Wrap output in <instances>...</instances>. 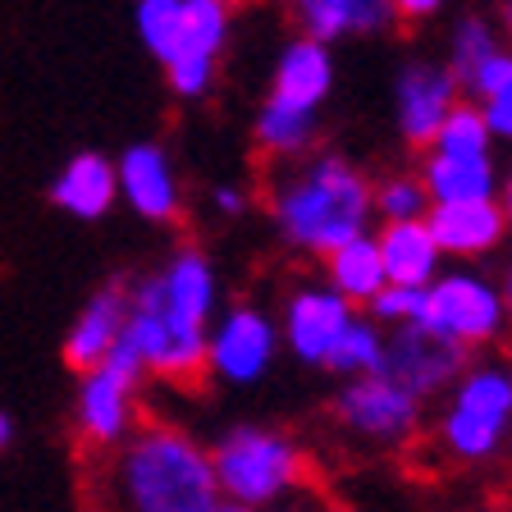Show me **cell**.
Wrapping results in <instances>:
<instances>
[{"mask_svg":"<svg viewBox=\"0 0 512 512\" xmlns=\"http://www.w3.org/2000/svg\"><path fill=\"white\" fill-rule=\"evenodd\" d=\"M220 311V275L197 243L174 247L151 275L128 284L119 348L133 352L147 380L192 389L206 380V330Z\"/></svg>","mask_w":512,"mask_h":512,"instance_id":"obj_1","label":"cell"},{"mask_svg":"<svg viewBox=\"0 0 512 512\" xmlns=\"http://www.w3.org/2000/svg\"><path fill=\"white\" fill-rule=\"evenodd\" d=\"M101 512H211L220 503L211 448L170 421H138L96 480Z\"/></svg>","mask_w":512,"mask_h":512,"instance_id":"obj_2","label":"cell"},{"mask_svg":"<svg viewBox=\"0 0 512 512\" xmlns=\"http://www.w3.org/2000/svg\"><path fill=\"white\" fill-rule=\"evenodd\" d=\"M270 220L275 234L302 256H325L348 238L371 234V174H362L348 156L334 151H307L302 160L284 165L270 183Z\"/></svg>","mask_w":512,"mask_h":512,"instance_id":"obj_3","label":"cell"},{"mask_svg":"<svg viewBox=\"0 0 512 512\" xmlns=\"http://www.w3.org/2000/svg\"><path fill=\"white\" fill-rule=\"evenodd\" d=\"M211 471H215L220 499L243 503L252 512L293 499V494L307 490V480H311L307 448L288 435V430L261 426V421L224 430L211 444Z\"/></svg>","mask_w":512,"mask_h":512,"instance_id":"obj_4","label":"cell"},{"mask_svg":"<svg viewBox=\"0 0 512 512\" xmlns=\"http://www.w3.org/2000/svg\"><path fill=\"white\" fill-rule=\"evenodd\" d=\"M512 435V366L494 357H471L448 384L435 416V444L444 458L480 467L503 453Z\"/></svg>","mask_w":512,"mask_h":512,"instance_id":"obj_5","label":"cell"},{"mask_svg":"<svg viewBox=\"0 0 512 512\" xmlns=\"http://www.w3.org/2000/svg\"><path fill=\"white\" fill-rule=\"evenodd\" d=\"M416 325L453 348L485 352L508 339V316H503L499 279H490L476 266H444L426 288H421V316Z\"/></svg>","mask_w":512,"mask_h":512,"instance_id":"obj_6","label":"cell"},{"mask_svg":"<svg viewBox=\"0 0 512 512\" xmlns=\"http://www.w3.org/2000/svg\"><path fill=\"white\" fill-rule=\"evenodd\" d=\"M142 384H147V375H142L138 357H133V352H124L115 343L106 362L78 375V389H74V435L83 439L87 448H96V453L119 448L128 435H133V430H138V421H142V403H138Z\"/></svg>","mask_w":512,"mask_h":512,"instance_id":"obj_7","label":"cell"},{"mask_svg":"<svg viewBox=\"0 0 512 512\" xmlns=\"http://www.w3.org/2000/svg\"><path fill=\"white\" fill-rule=\"evenodd\" d=\"M330 412L352 439H362L371 448H403L421 435L426 421V403L412 398L398 380L384 371L357 375V380H339V394L330 398Z\"/></svg>","mask_w":512,"mask_h":512,"instance_id":"obj_8","label":"cell"},{"mask_svg":"<svg viewBox=\"0 0 512 512\" xmlns=\"http://www.w3.org/2000/svg\"><path fill=\"white\" fill-rule=\"evenodd\" d=\"M279 325L270 311L252 307V302H229L215 311L211 330H206V380L234 384H261L275 371L279 357Z\"/></svg>","mask_w":512,"mask_h":512,"instance_id":"obj_9","label":"cell"},{"mask_svg":"<svg viewBox=\"0 0 512 512\" xmlns=\"http://www.w3.org/2000/svg\"><path fill=\"white\" fill-rule=\"evenodd\" d=\"M357 320V307L348 298H339L325 279H302L288 288L284 307H279V343H284L302 366L325 371L330 352L339 348L343 330Z\"/></svg>","mask_w":512,"mask_h":512,"instance_id":"obj_10","label":"cell"},{"mask_svg":"<svg viewBox=\"0 0 512 512\" xmlns=\"http://www.w3.org/2000/svg\"><path fill=\"white\" fill-rule=\"evenodd\" d=\"M471 357L462 348H453L448 339L421 330V325H398L384 330V375L398 380L412 398L435 403L448 394V384L458 380V371Z\"/></svg>","mask_w":512,"mask_h":512,"instance_id":"obj_11","label":"cell"},{"mask_svg":"<svg viewBox=\"0 0 512 512\" xmlns=\"http://www.w3.org/2000/svg\"><path fill=\"white\" fill-rule=\"evenodd\" d=\"M462 101V83L444 60H407L394 78V124L407 147L426 151L435 128Z\"/></svg>","mask_w":512,"mask_h":512,"instance_id":"obj_12","label":"cell"},{"mask_svg":"<svg viewBox=\"0 0 512 512\" xmlns=\"http://www.w3.org/2000/svg\"><path fill=\"white\" fill-rule=\"evenodd\" d=\"M119 202L147 224H179L183 220V179L174 170L170 151L160 142H133L115 160Z\"/></svg>","mask_w":512,"mask_h":512,"instance_id":"obj_13","label":"cell"},{"mask_svg":"<svg viewBox=\"0 0 512 512\" xmlns=\"http://www.w3.org/2000/svg\"><path fill=\"white\" fill-rule=\"evenodd\" d=\"M426 229H430V238H435L439 256L458 261V266H476V261L494 256L508 243V220H503L499 197H490V202L430 206Z\"/></svg>","mask_w":512,"mask_h":512,"instance_id":"obj_14","label":"cell"},{"mask_svg":"<svg viewBox=\"0 0 512 512\" xmlns=\"http://www.w3.org/2000/svg\"><path fill=\"white\" fill-rule=\"evenodd\" d=\"M124 320H128V279H106L64 330L60 343L64 366L74 375L101 366L110 357V348L119 343V334H124Z\"/></svg>","mask_w":512,"mask_h":512,"instance_id":"obj_15","label":"cell"},{"mask_svg":"<svg viewBox=\"0 0 512 512\" xmlns=\"http://www.w3.org/2000/svg\"><path fill=\"white\" fill-rule=\"evenodd\" d=\"M288 14L298 23V37L311 42H357V37H380L394 28L389 0H288Z\"/></svg>","mask_w":512,"mask_h":512,"instance_id":"obj_16","label":"cell"},{"mask_svg":"<svg viewBox=\"0 0 512 512\" xmlns=\"http://www.w3.org/2000/svg\"><path fill=\"white\" fill-rule=\"evenodd\" d=\"M119 202V183H115V160L101 151H74L51 179V206H60L64 215L92 224L106 220Z\"/></svg>","mask_w":512,"mask_h":512,"instance_id":"obj_17","label":"cell"},{"mask_svg":"<svg viewBox=\"0 0 512 512\" xmlns=\"http://www.w3.org/2000/svg\"><path fill=\"white\" fill-rule=\"evenodd\" d=\"M330 92H334V51L325 42H311V37H293V42L279 51L275 78H270L266 96L320 115V106L330 101Z\"/></svg>","mask_w":512,"mask_h":512,"instance_id":"obj_18","label":"cell"},{"mask_svg":"<svg viewBox=\"0 0 512 512\" xmlns=\"http://www.w3.org/2000/svg\"><path fill=\"white\" fill-rule=\"evenodd\" d=\"M416 174L426 183L430 206L490 202V197H499V183H503V170L494 156H439V151H421Z\"/></svg>","mask_w":512,"mask_h":512,"instance_id":"obj_19","label":"cell"},{"mask_svg":"<svg viewBox=\"0 0 512 512\" xmlns=\"http://www.w3.org/2000/svg\"><path fill=\"white\" fill-rule=\"evenodd\" d=\"M375 247H380V266L389 284L403 288H426L430 279L444 270L435 238H430L426 220H394L375 229Z\"/></svg>","mask_w":512,"mask_h":512,"instance_id":"obj_20","label":"cell"},{"mask_svg":"<svg viewBox=\"0 0 512 512\" xmlns=\"http://www.w3.org/2000/svg\"><path fill=\"white\" fill-rule=\"evenodd\" d=\"M462 96L480 110L494 147H512V46L503 42L462 78Z\"/></svg>","mask_w":512,"mask_h":512,"instance_id":"obj_21","label":"cell"},{"mask_svg":"<svg viewBox=\"0 0 512 512\" xmlns=\"http://www.w3.org/2000/svg\"><path fill=\"white\" fill-rule=\"evenodd\" d=\"M316 133H320L316 110H298V106H288V101H275V96H266V101L256 106L252 142L266 160L293 165V160H302L316 147Z\"/></svg>","mask_w":512,"mask_h":512,"instance_id":"obj_22","label":"cell"},{"mask_svg":"<svg viewBox=\"0 0 512 512\" xmlns=\"http://www.w3.org/2000/svg\"><path fill=\"white\" fill-rule=\"evenodd\" d=\"M325 284L348 298L352 307H366V302L380 293L389 279H384V266H380V247H375V234H357L348 238L343 247H334L325 261Z\"/></svg>","mask_w":512,"mask_h":512,"instance_id":"obj_23","label":"cell"},{"mask_svg":"<svg viewBox=\"0 0 512 512\" xmlns=\"http://www.w3.org/2000/svg\"><path fill=\"white\" fill-rule=\"evenodd\" d=\"M325 371L339 375V380H357V375L384 371V330L375 325L371 316H357L348 330H343L339 348L330 352Z\"/></svg>","mask_w":512,"mask_h":512,"instance_id":"obj_24","label":"cell"},{"mask_svg":"<svg viewBox=\"0 0 512 512\" xmlns=\"http://www.w3.org/2000/svg\"><path fill=\"white\" fill-rule=\"evenodd\" d=\"M138 37L147 46L151 60H160V69L170 60H179L183 51V0H138L133 10Z\"/></svg>","mask_w":512,"mask_h":512,"instance_id":"obj_25","label":"cell"},{"mask_svg":"<svg viewBox=\"0 0 512 512\" xmlns=\"http://www.w3.org/2000/svg\"><path fill=\"white\" fill-rule=\"evenodd\" d=\"M371 211L380 224H394V220H426L430 211V197H426V183L416 170H394L384 179H371Z\"/></svg>","mask_w":512,"mask_h":512,"instance_id":"obj_26","label":"cell"},{"mask_svg":"<svg viewBox=\"0 0 512 512\" xmlns=\"http://www.w3.org/2000/svg\"><path fill=\"white\" fill-rule=\"evenodd\" d=\"M499 46H503V32L490 14H462V19L448 28V60L444 64L462 83V78H467L490 51H499Z\"/></svg>","mask_w":512,"mask_h":512,"instance_id":"obj_27","label":"cell"},{"mask_svg":"<svg viewBox=\"0 0 512 512\" xmlns=\"http://www.w3.org/2000/svg\"><path fill=\"white\" fill-rule=\"evenodd\" d=\"M426 151H439V156H494V138L485 128V119H480V110L462 96L458 106L448 110L444 124L435 128Z\"/></svg>","mask_w":512,"mask_h":512,"instance_id":"obj_28","label":"cell"},{"mask_svg":"<svg viewBox=\"0 0 512 512\" xmlns=\"http://www.w3.org/2000/svg\"><path fill=\"white\" fill-rule=\"evenodd\" d=\"M371 320L380 330H398V325H416L421 316V288H403V284H384L371 302H366Z\"/></svg>","mask_w":512,"mask_h":512,"instance_id":"obj_29","label":"cell"},{"mask_svg":"<svg viewBox=\"0 0 512 512\" xmlns=\"http://www.w3.org/2000/svg\"><path fill=\"white\" fill-rule=\"evenodd\" d=\"M211 206H215V215H224V220H238V215H247L252 197H247L238 183H220V188L211 192Z\"/></svg>","mask_w":512,"mask_h":512,"instance_id":"obj_30","label":"cell"},{"mask_svg":"<svg viewBox=\"0 0 512 512\" xmlns=\"http://www.w3.org/2000/svg\"><path fill=\"white\" fill-rule=\"evenodd\" d=\"M448 0H389V10H394V23H426L435 14H444Z\"/></svg>","mask_w":512,"mask_h":512,"instance_id":"obj_31","label":"cell"},{"mask_svg":"<svg viewBox=\"0 0 512 512\" xmlns=\"http://www.w3.org/2000/svg\"><path fill=\"white\" fill-rule=\"evenodd\" d=\"M261 512H330V508H325V503H316V499H307V494H293V499L275 503V508H261Z\"/></svg>","mask_w":512,"mask_h":512,"instance_id":"obj_32","label":"cell"},{"mask_svg":"<svg viewBox=\"0 0 512 512\" xmlns=\"http://www.w3.org/2000/svg\"><path fill=\"white\" fill-rule=\"evenodd\" d=\"M499 206H503V220H508V238H512V170H503V183H499Z\"/></svg>","mask_w":512,"mask_h":512,"instance_id":"obj_33","label":"cell"},{"mask_svg":"<svg viewBox=\"0 0 512 512\" xmlns=\"http://www.w3.org/2000/svg\"><path fill=\"white\" fill-rule=\"evenodd\" d=\"M499 293H503V316H508V334H512V261H508V270H503V279H499Z\"/></svg>","mask_w":512,"mask_h":512,"instance_id":"obj_34","label":"cell"},{"mask_svg":"<svg viewBox=\"0 0 512 512\" xmlns=\"http://www.w3.org/2000/svg\"><path fill=\"white\" fill-rule=\"evenodd\" d=\"M494 23H499L503 32V42L512 46V0H499V14H494Z\"/></svg>","mask_w":512,"mask_h":512,"instance_id":"obj_35","label":"cell"},{"mask_svg":"<svg viewBox=\"0 0 512 512\" xmlns=\"http://www.w3.org/2000/svg\"><path fill=\"white\" fill-rule=\"evenodd\" d=\"M10 444H14V416L0 407V453H5Z\"/></svg>","mask_w":512,"mask_h":512,"instance_id":"obj_36","label":"cell"},{"mask_svg":"<svg viewBox=\"0 0 512 512\" xmlns=\"http://www.w3.org/2000/svg\"><path fill=\"white\" fill-rule=\"evenodd\" d=\"M211 512H252V508H243V503H229V499H220Z\"/></svg>","mask_w":512,"mask_h":512,"instance_id":"obj_37","label":"cell"},{"mask_svg":"<svg viewBox=\"0 0 512 512\" xmlns=\"http://www.w3.org/2000/svg\"><path fill=\"white\" fill-rule=\"evenodd\" d=\"M224 5H238V0H224Z\"/></svg>","mask_w":512,"mask_h":512,"instance_id":"obj_38","label":"cell"},{"mask_svg":"<svg viewBox=\"0 0 512 512\" xmlns=\"http://www.w3.org/2000/svg\"><path fill=\"white\" fill-rule=\"evenodd\" d=\"M508 366H512V362H508Z\"/></svg>","mask_w":512,"mask_h":512,"instance_id":"obj_39","label":"cell"}]
</instances>
